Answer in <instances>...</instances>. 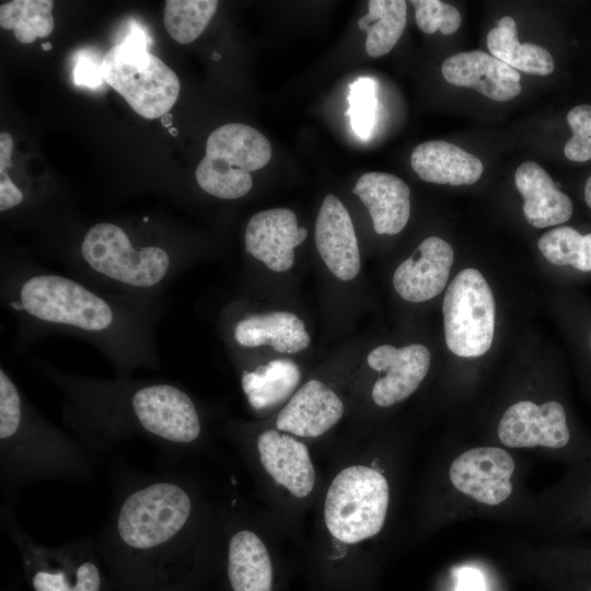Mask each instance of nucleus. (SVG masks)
I'll list each match as a JSON object with an SVG mask.
<instances>
[{"mask_svg":"<svg viewBox=\"0 0 591 591\" xmlns=\"http://www.w3.org/2000/svg\"><path fill=\"white\" fill-rule=\"evenodd\" d=\"M1 301L18 321L20 344L54 333L74 336L96 347L121 378L160 364L158 298L107 291L44 267L5 266Z\"/></svg>","mask_w":591,"mask_h":591,"instance_id":"1","label":"nucleus"},{"mask_svg":"<svg viewBox=\"0 0 591 591\" xmlns=\"http://www.w3.org/2000/svg\"><path fill=\"white\" fill-rule=\"evenodd\" d=\"M193 512L189 494L172 480L130 491L120 502L104 560L119 591H175L181 567L176 541Z\"/></svg>","mask_w":591,"mask_h":591,"instance_id":"2","label":"nucleus"},{"mask_svg":"<svg viewBox=\"0 0 591 591\" xmlns=\"http://www.w3.org/2000/svg\"><path fill=\"white\" fill-rule=\"evenodd\" d=\"M42 367L68 394L70 418L81 429L136 431L166 444H189L201 433L194 401L172 383L139 382L129 376L106 381Z\"/></svg>","mask_w":591,"mask_h":591,"instance_id":"3","label":"nucleus"},{"mask_svg":"<svg viewBox=\"0 0 591 591\" xmlns=\"http://www.w3.org/2000/svg\"><path fill=\"white\" fill-rule=\"evenodd\" d=\"M179 268L171 248L138 243L121 225L100 222L84 233L68 269L72 276L107 291L158 298Z\"/></svg>","mask_w":591,"mask_h":591,"instance_id":"4","label":"nucleus"},{"mask_svg":"<svg viewBox=\"0 0 591 591\" xmlns=\"http://www.w3.org/2000/svg\"><path fill=\"white\" fill-rule=\"evenodd\" d=\"M0 444L2 462L25 475H73L84 467L77 445L32 407L0 368Z\"/></svg>","mask_w":591,"mask_h":591,"instance_id":"5","label":"nucleus"},{"mask_svg":"<svg viewBox=\"0 0 591 591\" xmlns=\"http://www.w3.org/2000/svg\"><path fill=\"white\" fill-rule=\"evenodd\" d=\"M151 37L131 22L123 42L109 48L101 61L104 82L147 119L161 118L175 104L181 84L176 73L148 50Z\"/></svg>","mask_w":591,"mask_h":591,"instance_id":"6","label":"nucleus"},{"mask_svg":"<svg viewBox=\"0 0 591 591\" xmlns=\"http://www.w3.org/2000/svg\"><path fill=\"white\" fill-rule=\"evenodd\" d=\"M270 158L271 146L262 132L244 124H225L208 136L196 179L211 196L236 199L251 190V172L264 167Z\"/></svg>","mask_w":591,"mask_h":591,"instance_id":"7","label":"nucleus"},{"mask_svg":"<svg viewBox=\"0 0 591 591\" xmlns=\"http://www.w3.org/2000/svg\"><path fill=\"white\" fill-rule=\"evenodd\" d=\"M389 500V484L380 472L364 465L348 466L334 477L326 493V528L347 544L372 537L384 525Z\"/></svg>","mask_w":591,"mask_h":591,"instance_id":"8","label":"nucleus"},{"mask_svg":"<svg viewBox=\"0 0 591 591\" xmlns=\"http://www.w3.org/2000/svg\"><path fill=\"white\" fill-rule=\"evenodd\" d=\"M445 344L459 357L486 354L494 339L496 302L485 277L475 268L461 270L448 286L443 305Z\"/></svg>","mask_w":591,"mask_h":591,"instance_id":"9","label":"nucleus"},{"mask_svg":"<svg viewBox=\"0 0 591 591\" xmlns=\"http://www.w3.org/2000/svg\"><path fill=\"white\" fill-rule=\"evenodd\" d=\"M11 532L21 554L24 577L33 591H112L113 580L90 546L46 547L18 529Z\"/></svg>","mask_w":591,"mask_h":591,"instance_id":"10","label":"nucleus"},{"mask_svg":"<svg viewBox=\"0 0 591 591\" xmlns=\"http://www.w3.org/2000/svg\"><path fill=\"white\" fill-rule=\"evenodd\" d=\"M511 455L495 447L471 449L459 455L450 466V479L461 493L478 502L496 506L512 493L514 472Z\"/></svg>","mask_w":591,"mask_h":591,"instance_id":"11","label":"nucleus"},{"mask_svg":"<svg viewBox=\"0 0 591 591\" xmlns=\"http://www.w3.org/2000/svg\"><path fill=\"white\" fill-rule=\"evenodd\" d=\"M500 441L509 448L565 447L570 433L566 413L555 401L536 405L521 401L511 405L502 415L498 426Z\"/></svg>","mask_w":591,"mask_h":591,"instance_id":"12","label":"nucleus"},{"mask_svg":"<svg viewBox=\"0 0 591 591\" xmlns=\"http://www.w3.org/2000/svg\"><path fill=\"white\" fill-rule=\"evenodd\" d=\"M368 364L375 371L384 372L372 387L373 402L382 407L397 404L412 395L430 367V352L420 344L402 348L381 345L367 357Z\"/></svg>","mask_w":591,"mask_h":591,"instance_id":"13","label":"nucleus"},{"mask_svg":"<svg viewBox=\"0 0 591 591\" xmlns=\"http://www.w3.org/2000/svg\"><path fill=\"white\" fill-rule=\"evenodd\" d=\"M308 236L298 227L297 216L287 208H274L255 213L245 230V250L270 270L280 273L294 263V248Z\"/></svg>","mask_w":591,"mask_h":591,"instance_id":"14","label":"nucleus"},{"mask_svg":"<svg viewBox=\"0 0 591 591\" xmlns=\"http://www.w3.org/2000/svg\"><path fill=\"white\" fill-rule=\"evenodd\" d=\"M317 252L329 271L340 280L354 279L360 270L358 241L349 212L343 202L328 194L315 222Z\"/></svg>","mask_w":591,"mask_h":591,"instance_id":"15","label":"nucleus"},{"mask_svg":"<svg viewBox=\"0 0 591 591\" xmlns=\"http://www.w3.org/2000/svg\"><path fill=\"white\" fill-rule=\"evenodd\" d=\"M453 260V248L447 241L427 237L414 255L396 268L393 286L408 302L428 301L444 289Z\"/></svg>","mask_w":591,"mask_h":591,"instance_id":"16","label":"nucleus"},{"mask_svg":"<svg viewBox=\"0 0 591 591\" xmlns=\"http://www.w3.org/2000/svg\"><path fill=\"white\" fill-rule=\"evenodd\" d=\"M441 72L449 83L474 89L493 101H509L522 90L517 70L482 50L463 51L447 58Z\"/></svg>","mask_w":591,"mask_h":591,"instance_id":"17","label":"nucleus"},{"mask_svg":"<svg viewBox=\"0 0 591 591\" xmlns=\"http://www.w3.org/2000/svg\"><path fill=\"white\" fill-rule=\"evenodd\" d=\"M259 461L271 478L297 498L311 494L315 471L306 445L276 429L263 431L257 438Z\"/></svg>","mask_w":591,"mask_h":591,"instance_id":"18","label":"nucleus"},{"mask_svg":"<svg viewBox=\"0 0 591 591\" xmlns=\"http://www.w3.org/2000/svg\"><path fill=\"white\" fill-rule=\"evenodd\" d=\"M344 414V404L326 384L310 380L279 413L278 430L300 437H318L335 426Z\"/></svg>","mask_w":591,"mask_h":591,"instance_id":"19","label":"nucleus"},{"mask_svg":"<svg viewBox=\"0 0 591 591\" xmlns=\"http://www.w3.org/2000/svg\"><path fill=\"white\" fill-rule=\"evenodd\" d=\"M352 192L368 208L378 234H396L405 228L410 213V190L399 177L368 172L358 178Z\"/></svg>","mask_w":591,"mask_h":591,"instance_id":"20","label":"nucleus"},{"mask_svg":"<svg viewBox=\"0 0 591 591\" xmlns=\"http://www.w3.org/2000/svg\"><path fill=\"white\" fill-rule=\"evenodd\" d=\"M514 183L523 197V213L535 228H547L568 221L572 215V202L559 190L548 173L536 162L520 164Z\"/></svg>","mask_w":591,"mask_h":591,"instance_id":"21","label":"nucleus"},{"mask_svg":"<svg viewBox=\"0 0 591 591\" xmlns=\"http://www.w3.org/2000/svg\"><path fill=\"white\" fill-rule=\"evenodd\" d=\"M410 165L425 182L453 186L474 184L484 170L477 157L442 140L418 144L412 152Z\"/></svg>","mask_w":591,"mask_h":591,"instance_id":"22","label":"nucleus"},{"mask_svg":"<svg viewBox=\"0 0 591 591\" xmlns=\"http://www.w3.org/2000/svg\"><path fill=\"white\" fill-rule=\"evenodd\" d=\"M233 338L245 348L268 345L281 354L299 352L311 341L302 320L286 311L241 318L233 327Z\"/></svg>","mask_w":591,"mask_h":591,"instance_id":"23","label":"nucleus"},{"mask_svg":"<svg viewBox=\"0 0 591 591\" xmlns=\"http://www.w3.org/2000/svg\"><path fill=\"white\" fill-rule=\"evenodd\" d=\"M227 576L232 591H271V560L264 542L254 532L242 530L231 536Z\"/></svg>","mask_w":591,"mask_h":591,"instance_id":"24","label":"nucleus"},{"mask_svg":"<svg viewBox=\"0 0 591 591\" xmlns=\"http://www.w3.org/2000/svg\"><path fill=\"white\" fill-rule=\"evenodd\" d=\"M487 47L490 55L517 71L536 76H548L554 71V59L547 49L519 42L517 24L511 16H502L488 32Z\"/></svg>","mask_w":591,"mask_h":591,"instance_id":"25","label":"nucleus"},{"mask_svg":"<svg viewBox=\"0 0 591 591\" xmlns=\"http://www.w3.org/2000/svg\"><path fill=\"white\" fill-rule=\"evenodd\" d=\"M301 373L290 359H276L254 371H244L241 385L250 405L255 409L275 406L291 395Z\"/></svg>","mask_w":591,"mask_h":591,"instance_id":"26","label":"nucleus"},{"mask_svg":"<svg viewBox=\"0 0 591 591\" xmlns=\"http://www.w3.org/2000/svg\"><path fill=\"white\" fill-rule=\"evenodd\" d=\"M368 13L358 21L367 33L366 51L370 57L386 55L406 26L407 3L404 0H370Z\"/></svg>","mask_w":591,"mask_h":591,"instance_id":"27","label":"nucleus"},{"mask_svg":"<svg viewBox=\"0 0 591 591\" xmlns=\"http://www.w3.org/2000/svg\"><path fill=\"white\" fill-rule=\"evenodd\" d=\"M51 0H14L0 5V26L13 31L15 38L33 43L48 36L54 28Z\"/></svg>","mask_w":591,"mask_h":591,"instance_id":"28","label":"nucleus"},{"mask_svg":"<svg viewBox=\"0 0 591 591\" xmlns=\"http://www.w3.org/2000/svg\"><path fill=\"white\" fill-rule=\"evenodd\" d=\"M216 0H167L163 23L169 35L179 44H189L205 31L218 8Z\"/></svg>","mask_w":591,"mask_h":591,"instance_id":"29","label":"nucleus"},{"mask_svg":"<svg viewBox=\"0 0 591 591\" xmlns=\"http://www.w3.org/2000/svg\"><path fill=\"white\" fill-rule=\"evenodd\" d=\"M538 248L554 265L591 271V233L582 235L571 227H558L540 237Z\"/></svg>","mask_w":591,"mask_h":591,"instance_id":"30","label":"nucleus"},{"mask_svg":"<svg viewBox=\"0 0 591 591\" xmlns=\"http://www.w3.org/2000/svg\"><path fill=\"white\" fill-rule=\"evenodd\" d=\"M349 117L352 130L362 140L370 138L375 125L376 83L372 78L360 77L349 84Z\"/></svg>","mask_w":591,"mask_h":591,"instance_id":"31","label":"nucleus"},{"mask_svg":"<svg viewBox=\"0 0 591 591\" xmlns=\"http://www.w3.org/2000/svg\"><path fill=\"white\" fill-rule=\"evenodd\" d=\"M417 26L426 34L438 30L443 35L453 34L461 25L456 8L440 0H413Z\"/></svg>","mask_w":591,"mask_h":591,"instance_id":"32","label":"nucleus"},{"mask_svg":"<svg viewBox=\"0 0 591 591\" xmlns=\"http://www.w3.org/2000/svg\"><path fill=\"white\" fill-rule=\"evenodd\" d=\"M572 137L567 141L564 152L575 162L591 160V105H578L567 114Z\"/></svg>","mask_w":591,"mask_h":591,"instance_id":"33","label":"nucleus"},{"mask_svg":"<svg viewBox=\"0 0 591 591\" xmlns=\"http://www.w3.org/2000/svg\"><path fill=\"white\" fill-rule=\"evenodd\" d=\"M13 140L10 134H0V211L5 212L24 200L23 192L12 182L7 169L12 166Z\"/></svg>","mask_w":591,"mask_h":591,"instance_id":"34","label":"nucleus"},{"mask_svg":"<svg viewBox=\"0 0 591 591\" xmlns=\"http://www.w3.org/2000/svg\"><path fill=\"white\" fill-rule=\"evenodd\" d=\"M73 81L78 85L96 88L104 82L101 63L99 65L92 57L83 54L77 58L73 68Z\"/></svg>","mask_w":591,"mask_h":591,"instance_id":"35","label":"nucleus"},{"mask_svg":"<svg viewBox=\"0 0 591 591\" xmlns=\"http://www.w3.org/2000/svg\"><path fill=\"white\" fill-rule=\"evenodd\" d=\"M455 591H486V583L479 570L471 567L462 568L457 575Z\"/></svg>","mask_w":591,"mask_h":591,"instance_id":"36","label":"nucleus"},{"mask_svg":"<svg viewBox=\"0 0 591 591\" xmlns=\"http://www.w3.org/2000/svg\"><path fill=\"white\" fill-rule=\"evenodd\" d=\"M584 199H586L587 205L591 208V176L586 182Z\"/></svg>","mask_w":591,"mask_h":591,"instance_id":"37","label":"nucleus"},{"mask_svg":"<svg viewBox=\"0 0 591 591\" xmlns=\"http://www.w3.org/2000/svg\"><path fill=\"white\" fill-rule=\"evenodd\" d=\"M172 114L170 113H166L164 114L162 117H161V123L164 127L166 128H171L172 127Z\"/></svg>","mask_w":591,"mask_h":591,"instance_id":"38","label":"nucleus"},{"mask_svg":"<svg viewBox=\"0 0 591 591\" xmlns=\"http://www.w3.org/2000/svg\"><path fill=\"white\" fill-rule=\"evenodd\" d=\"M53 45L50 43H43L42 44V48L47 51L49 49H51Z\"/></svg>","mask_w":591,"mask_h":591,"instance_id":"39","label":"nucleus"},{"mask_svg":"<svg viewBox=\"0 0 591 591\" xmlns=\"http://www.w3.org/2000/svg\"><path fill=\"white\" fill-rule=\"evenodd\" d=\"M169 131H170L171 136H174V137H176L177 134H178L177 129L174 128V127L169 128Z\"/></svg>","mask_w":591,"mask_h":591,"instance_id":"40","label":"nucleus"},{"mask_svg":"<svg viewBox=\"0 0 591 591\" xmlns=\"http://www.w3.org/2000/svg\"><path fill=\"white\" fill-rule=\"evenodd\" d=\"M212 59L213 60H219L220 59V55L218 53H212Z\"/></svg>","mask_w":591,"mask_h":591,"instance_id":"41","label":"nucleus"}]
</instances>
